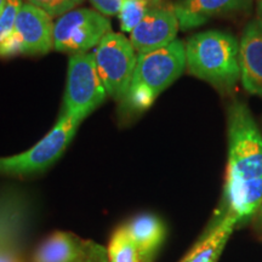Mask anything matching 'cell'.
<instances>
[{"instance_id":"obj_1","label":"cell","mask_w":262,"mask_h":262,"mask_svg":"<svg viewBox=\"0 0 262 262\" xmlns=\"http://www.w3.org/2000/svg\"><path fill=\"white\" fill-rule=\"evenodd\" d=\"M228 162L222 202L215 219L232 216L238 224L262 205V133L247 103L228 108Z\"/></svg>"},{"instance_id":"obj_2","label":"cell","mask_w":262,"mask_h":262,"mask_svg":"<svg viewBox=\"0 0 262 262\" xmlns=\"http://www.w3.org/2000/svg\"><path fill=\"white\" fill-rule=\"evenodd\" d=\"M185 70V42L180 39L159 50L137 55L130 88L119 102L120 116L133 118L145 112L164 90L181 77Z\"/></svg>"},{"instance_id":"obj_3","label":"cell","mask_w":262,"mask_h":262,"mask_svg":"<svg viewBox=\"0 0 262 262\" xmlns=\"http://www.w3.org/2000/svg\"><path fill=\"white\" fill-rule=\"evenodd\" d=\"M186 70L221 94H229L241 80L239 41L231 33L210 29L185 42Z\"/></svg>"},{"instance_id":"obj_4","label":"cell","mask_w":262,"mask_h":262,"mask_svg":"<svg viewBox=\"0 0 262 262\" xmlns=\"http://www.w3.org/2000/svg\"><path fill=\"white\" fill-rule=\"evenodd\" d=\"M80 123L62 112L54 127L34 146L18 155L0 157V175L29 178L45 172L63 155Z\"/></svg>"},{"instance_id":"obj_5","label":"cell","mask_w":262,"mask_h":262,"mask_svg":"<svg viewBox=\"0 0 262 262\" xmlns=\"http://www.w3.org/2000/svg\"><path fill=\"white\" fill-rule=\"evenodd\" d=\"M106 97L107 91L98 75L93 52L72 55L68 60L63 113L83 122Z\"/></svg>"},{"instance_id":"obj_6","label":"cell","mask_w":262,"mask_h":262,"mask_svg":"<svg viewBox=\"0 0 262 262\" xmlns=\"http://www.w3.org/2000/svg\"><path fill=\"white\" fill-rule=\"evenodd\" d=\"M96 68L108 96L120 102L129 90L137 63V55L130 39L110 32L94 52Z\"/></svg>"},{"instance_id":"obj_7","label":"cell","mask_w":262,"mask_h":262,"mask_svg":"<svg viewBox=\"0 0 262 262\" xmlns=\"http://www.w3.org/2000/svg\"><path fill=\"white\" fill-rule=\"evenodd\" d=\"M110 32L112 25L106 16L93 9H74L55 22L54 49L71 56L84 54L97 47Z\"/></svg>"},{"instance_id":"obj_8","label":"cell","mask_w":262,"mask_h":262,"mask_svg":"<svg viewBox=\"0 0 262 262\" xmlns=\"http://www.w3.org/2000/svg\"><path fill=\"white\" fill-rule=\"evenodd\" d=\"M34 214L35 203L28 192L15 186L0 189V255L24 256Z\"/></svg>"},{"instance_id":"obj_9","label":"cell","mask_w":262,"mask_h":262,"mask_svg":"<svg viewBox=\"0 0 262 262\" xmlns=\"http://www.w3.org/2000/svg\"><path fill=\"white\" fill-rule=\"evenodd\" d=\"M31 262H110L108 248L71 232L57 231L38 245Z\"/></svg>"},{"instance_id":"obj_10","label":"cell","mask_w":262,"mask_h":262,"mask_svg":"<svg viewBox=\"0 0 262 262\" xmlns=\"http://www.w3.org/2000/svg\"><path fill=\"white\" fill-rule=\"evenodd\" d=\"M159 2L150 5L145 18L131 32L130 41L137 55L159 50L178 39L180 25L173 6L160 5Z\"/></svg>"},{"instance_id":"obj_11","label":"cell","mask_w":262,"mask_h":262,"mask_svg":"<svg viewBox=\"0 0 262 262\" xmlns=\"http://www.w3.org/2000/svg\"><path fill=\"white\" fill-rule=\"evenodd\" d=\"M54 21L37 6L24 3L15 26L19 54L28 56L47 55L54 49Z\"/></svg>"},{"instance_id":"obj_12","label":"cell","mask_w":262,"mask_h":262,"mask_svg":"<svg viewBox=\"0 0 262 262\" xmlns=\"http://www.w3.org/2000/svg\"><path fill=\"white\" fill-rule=\"evenodd\" d=\"M254 0H179L173 6L182 31L196 28L215 17L249 14Z\"/></svg>"},{"instance_id":"obj_13","label":"cell","mask_w":262,"mask_h":262,"mask_svg":"<svg viewBox=\"0 0 262 262\" xmlns=\"http://www.w3.org/2000/svg\"><path fill=\"white\" fill-rule=\"evenodd\" d=\"M241 81L250 95L262 98V24L248 22L239 40Z\"/></svg>"},{"instance_id":"obj_14","label":"cell","mask_w":262,"mask_h":262,"mask_svg":"<svg viewBox=\"0 0 262 262\" xmlns=\"http://www.w3.org/2000/svg\"><path fill=\"white\" fill-rule=\"evenodd\" d=\"M123 226L136 249L140 261L155 262L166 234L163 221L153 214H141Z\"/></svg>"},{"instance_id":"obj_15","label":"cell","mask_w":262,"mask_h":262,"mask_svg":"<svg viewBox=\"0 0 262 262\" xmlns=\"http://www.w3.org/2000/svg\"><path fill=\"white\" fill-rule=\"evenodd\" d=\"M237 225L238 221L232 216L216 219L180 262H219Z\"/></svg>"},{"instance_id":"obj_16","label":"cell","mask_w":262,"mask_h":262,"mask_svg":"<svg viewBox=\"0 0 262 262\" xmlns=\"http://www.w3.org/2000/svg\"><path fill=\"white\" fill-rule=\"evenodd\" d=\"M22 5V0H5L4 9L0 14V57L21 55L18 41L15 37V26Z\"/></svg>"},{"instance_id":"obj_17","label":"cell","mask_w":262,"mask_h":262,"mask_svg":"<svg viewBox=\"0 0 262 262\" xmlns=\"http://www.w3.org/2000/svg\"><path fill=\"white\" fill-rule=\"evenodd\" d=\"M110 262H141L124 226L114 232L108 245Z\"/></svg>"},{"instance_id":"obj_18","label":"cell","mask_w":262,"mask_h":262,"mask_svg":"<svg viewBox=\"0 0 262 262\" xmlns=\"http://www.w3.org/2000/svg\"><path fill=\"white\" fill-rule=\"evenodd\" d=\"M150 4L152 3L145 2V0H124L122 9L118 14L120 28L124 32H133L145 18Z\"/></svg>"},{"instance_id":"obj_19","label":"cell","mask_w":262,"mask_h":262,"mask_svg":"<svg viewBox=\"0 0 262 262\" xmlns=\"http://www.w3.org/2000/svg\"><path fill=\"white\" fill-rule=\"evenodd\" d=\"M84 0H26L28 4L37 6L52 18L63 16L80 5Z\"/></svg>"},{"instance_id":"obj_20","label":"cell","mask_w":262,"mask_h":262,"mask_svg":"<svg viewBox=\"0 0 262 262\" xmlns=\"http://www.w3.org/2000/svg\"><path fill=\"white\" fill-rule=\"evenodd\" d=\"M95 10L103 16H118L124 0H90Z\"/></svg>"},{"instance_id":"obj_21","label":"cell","mask_w":262,"mask_h":262,"mask_svg":"<svg viewBox=\"0 0 262 262\" xmlns=\"http://www.w3.org/2000/svg\"><path fill=\"white\" fill-rule=\"evenodd\" d=\"M255 18H256L260 24H262V0L257 2L256 4V17Z\"/></svg>"},{"instance_id":"obj_22","label":"cell","mask_w":262,"mask_h":262,"mask_svg":"<svg viewBox=\"0 0 262 262\" xmlns=\"http://www.w3.org/2000/svg\"><path fill=\"white\" fill-rule=\"evenodd\" d=\"M256 214H257V224L260 226V229L262 231V205L260 206V209H258Z\"/></svg>"},{"instance_id":"obj_23","label":"cell","mask_w":262,"mask_h":262,"mask_svg":"<svg viewBox=\"0 0 262 262\" xmlns=\"http://www.w3.org/2000/svg\"><path fill=\"white\" fill-rule=\"evenodd\" d=\"M4 5H5V0H0V14H2L3 9H4Z\"/></svg>"},{"instance_id":"obj_24","label":"cell","mask_w":262,"mask_h":262,"mask_svg":"<svg viewBox=\"0 0 262 262\" xmlns=\"http://www.w3.org/2000/svg\"><path fill=\"white\" fill-rule=\"evenodd\" d=\"M145 2H148V3H156V2H159V0H145Z\"/></svg>"},{"instance_id":"obj_25","label":"cell","mask_w":262,"mask_h":262,"mask_svg":"<svg viewBox=\"0 0 262 262\" xmlns=\"http://www.w3.org/2000/svg\"><path fill=\"white\" fill-rule=\"evenodd\" d=\"M256 2H260V0H256Z\"/></svg>"}]
</instances>
